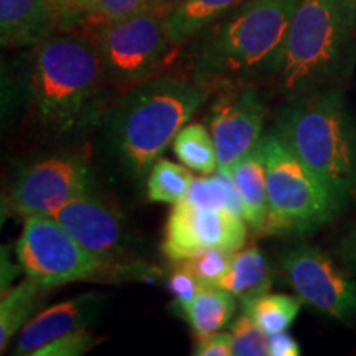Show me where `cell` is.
Instances as JSON below:
<instances>
[{
  "instance_id": "6da1fadb",
  "label": "cell",
  "mask_w": 356,
  "mask_h": 356,
  "mask_svg": "<svg viewBox=\"0 0 356 356\" xmlns=\"http://www.w3.org/2000/svg\"><path fill=\"white\" fill-rule=\"evenodd\" d=\"M299 0H243L198 35L191 74L215 91L275 76Z\"/></svg>"
},
{
  "instance_id": "7a4b0ae2",
  "label": "cell",
  "mask_w": 356,
  "mask_h": 356,
  "mask_svg": "<svg viewBox=\"0 0 356 356\" xmlns=\"http://www.w3.org/2000/svg\"><path fill=\"white\" fill-rule=\"evenodd\" d=\"M213 91L191 73L157 74L129 89L108 118V139L121 165L136 177L149 173Z\"/></svg>"
},
{
  "instance_id": "3957f363",
  "label": "cell",
  "mask_w": 356,
  "mask_h": 356,
  "mask_svg": "<svg viewBox=\"0 0 356 356\" xmlns=\"http://www.w3.org/2000/svg\"><path fill=\"white\" fill-rule=\"evenodd\" d=\"M106 83L89 35L63 26L32 47L26 88L35 114L48 131L68 134L81 127Z\"/></svg>"
},
{
  "instance_id": "277c9868",
  "label": "cell",
  "mask_w": 356,
  "mask_h": 356,
  "mask_svg": "<svg viewBox=\"0 0 356 356\" xmlns=\"http://www.w3.org/2000/svg\"><path fill=\"white\" fill-rule=\"evenodd\" d=\"M356 63V0H299L275 79L287 97L341 88Z\"/></svg>"
},
{
  "instance_id": "5b68a950",
  "label": "cell",
  "mask_w": 356,
  "mask_h": 356,
  "mask_svg": "<svg viewBox=\"0 0 356 356\" xmlns=\"http://www.w3.org/2000/svg\"><path fill=\"white\" fill-rule=\"evenodd\" d=\"M275 132L325 185L338 207L356 200V127L341 88L289 97Z\"/></svg>"
},
{
  "instance_id": "8992f818",
  "label": "cell",
  "mask_w": 356,
  "mask_h": 356,
  "mask_svg": "<svg viewBox=\"0 0 356 356\" xmlns=\"http://www.w3.org/2000/svg\"><path fill=\"white\" fill-rule=\"evenodd\" d=\"M173 3L175 0H167L119 20L92 15L86 33L99 53L109 83L136 86L157 76L177 55L178 48L167 32V17Z\"/></svg>"
},
{
  "instance_id": "52a82bcc",
  "label": "cell",
  "mask_w": 356,
  "mask_h": 356,
  "mask_svg": "<svg viewBox=\"0 0 356 356\" xmlns=\"http://www.w3.org/2000/svg\"><path fill=\"white\" fill-rule=\"evenodd\" d=\"M261 145L269 200L266 233H310L341 210L330 191L277 132L262 137Z\"/></svg>"
},
{
  "instance_id": "ba28073f",
  "label": "cell",
  "mask_w": 356,
  "mask_h": 356,
  "mask_svg": "<svg viewBox=\"0 0 356 356\" xmlns=\"http://www.w3.org/2000/svg\"><path fill=\"white\" fill-rule=\"evenodd\" d=\"M104 264V282L154 280L159 270L127 254V228L121 213L95 193L70 200L50 215Z\"/></svg>"
},
{
  "instance_id": "9c48e42d",
  "label": "cell",
  "mask_w": 356,
  "mask_h": 356,
  "mask_svg": "<svg viewBox=\"0 0 356 356\" xmlns=\"http://www.w3.org/2000/svg\"><path fill=\"white\" fill-rule=\"evenodd\" d=\"M15 256L26 277L44 289L79 280H102L104 264L51 216H26Z\"/></svg>"
},
{
  "instance_id": "30bf717a",
  "label": "cell",
  "mask_w": 356,
  "mask_h": 356,
  "mask_svg": "<svg viewBox=\"0 0 356 356\" xmlns=\"http://www.w3.org/2000/svg\"><path fill=\"white\" fill-rule=\"evenodd\" d=\"M92 193L89 163L79 155H50L25 165L13 180L8 200L20 216H50L70 200Z\"/></svg>"
},
{
  "instance_id": "8fae6325",
  "label": "cell",
  "mask_w": 356,
  "mask_h": 356,
  "mask_svg": "<svg viewBox=\"0 0 356 356\" xmlns=\"http://www.w3.org/2000/svg\"><path fill=\"white\" fill-rule=\"evenodd\" d=\"M280 270L302 304L348 322L356 315V284L314 246H297L280 256Z\"/></svg>"
},
{
  "instance_id": "7c38bea8",
  "label": "cell",
  "mask_w": 356,
  "mask_h": 356,
  "mask_svg": "<svg viewBox=\"0 0 356 356\" xmlns=\"http://www.w3.org/2000/svg\"><path fill=\"white\" fill-rule=\"evenodd\" d=\"M248 225L226 208H202L181 200L165 225L162 251L168 261H185L204 249L236 252L246 244Z\"/></svg>"
},
{
  "instance_id": "4fadbf2b",
  "label": "cell",
  "mask_w": 356,
  "mask_h": 356,
  "mask_svg": "<svg viewBox=\"0 0 356 356\" xmlns=\"http://www.w3.org/2000/svg\"><path fill=\"white\" fill-rule=\"evenodd\" d=\"M266 114L264 101L251 84H229L218 89L208 114L218 168H229L259 145Z\"/></svg>"
},
{
  "instance_id": "5bb4252c",
  "label": "cell",
  "mask_w": 356,
  "mask_h": 356,
  "mask_svg": "<svg viewBox=\"0 0 356 356\" xmlns=\"http://www.w3.org/2000/svg\"><path fill=\"white\" fill-rule=\"evenodd\" d=\"M102 296L88 292L58 302L30 317L17 335L13 355H33L38 348L66 333L88 327L101 307Z\"/></svg>"
},
{
  "instance_id": "9a60e30c",
  "label": "cell",
  "mask_w": 356,
  "mask_h": 356,
  "mask_svg": "<svg viewBox=\"0 0 356 356\" xmlns=\"http://www.w3.org/2000/svg\"><path fill=\"white\" fill-rule=\"evenodd\" d=\"M71 17L56 0H0V33L10 47H33Z\"/></svg>"
},
{
  "instance_id": "2e32d148",
  "label": "cell",
  "mask_w": 356,
  "mask_h": 356,
  "mask_svg": "<svg viewBox=\"0 0 356 356\" xmlns=\"http://www.w3.org/2000/svg\"><path fill=\"white\" fill-rule=\"evenodd\" d=\"M226 170L233 178L241 198L243 218L246 225L257 233H266L267 221H269V200H267L266 163L261 142Z\"/></svg>"
},
{
  "instance_id": "e0dca14e",
  "label": "cell",
  "mask_w": 356,
  "mask_h": 356,
  "mask_svg": "<svg viewBox=\"0 0 356 356\" xmlns=\"http://www.w3.org/2000/svg\"><path fill=\"white\" fill-rule=\"evenodd\" d=\"M243 0H175L167 17V32L180 50Z\"/></svg>"
},
{
  "instance_id": "ac0fdd59",
  "label": "cell",
  "mask_w": 356,
  "mask_h": 356,
  "mask_svg": "<svg viewBox=\"0 0 356 356\" xmlns=\"http://www.w3.org/2000/svg\"><path fill=\"white\" fill-rule=\"evenodd\" d=\"M273 286L269 262L257 246L241 248L233 252L228 274L221 279L218 287L233 293L241 304L269 292Z\"/></svg>"
},
{
  "instance_id": "d6986e66",
  "label": "cell",
  "mask_w": 356,
  "mask_h": 356,
  "mask_svg": "<svg viewBox=\"0 0 356 356\" xmlns=\"http://www.w3.org/2000/svg\"><path fill=\"white\" fill-rule=\"evenodd\" d=\"M234 314L236 299L233 293L218 286H203L180 315L198 338L222 330L233 320Z\"/></svg>"
},
{
  "instance_id": "ffe728a7",
  "label": "cell",
  "mask_w": 356,
  "mask_h": 356,
  "mask_svg": "<svg viewBox=\"0 0 356 356\" xmlns=\"http://www.w3.org/2000/svg\"><path fill=\"white\" fill-rule=\"evenodd\" d=\"M48 289L40 286L33 279L25 277L0 300V353L35 315Z\"/></svg>"
},
{
  "instance_id": "44dd1931",
  "label": "cell",
  "mask_w": 356,
  "mask_h": 356,
  "mask_svg": "<svg viewBox=\"0 0 356 356\" xmlns=\"http://www.w3.org/2000/svg\"><path fill=\"white\" fill-rule=\"evenodd\" d=\"M173 152L190 170L213 173L218 168V157L211 132L202 122L185 124L173 139Z\"/></svg>"
},
{
  "instance_id": "7402d4cb",
  "label": "cell",
  "mask_w": 356,
  "mask_h": 356,
  "mask_svg": "<svg viewBox=\"0 0 356 356\" xmlns=\"http://www.w3.org/2000/svg\"><path fill=\"white\" fill-rule=\"evenodd\" d=\"M184 200L202 208H226L243 218L241 198L226 168H216L213 173L193 178Z\"/></svg>"
},
{
  "instance_id": "603a6c76",
  "label": "cell",
  "mask_w": 356,
  "mask_h": 356,
  "mask_svg": "<svg viewBox=\"0 0 356 356\" xmlns=\"http://www.w3.org/2000/svg\"><path fill=\"white\" fill-rule=\"evenodd\" d=\"M243 312L249 315L267 335L287 332L300 312V300L287 293H262L244 302Z\"/></svg>"
},
{
  "instance_id": "cb8c5ba5",
  "label": "cell",
  "mask_w": 356,
  "mask_h": 356,
  "mask_svg": "<svg viewBox=\"0 0 356 356\" xmlns=\"http://www.w3.org/2000/svg\"><path fill=\"white\" fill-rule=\"evenodd\" d=\"M191 181L193 177L184 165L159 157L147 175V198L149 202L173 207L186 197Z\"/></svg>"
},
{
  "instance_id": "d4e9b609",
  "label": "cell",
  "mask_w": 356,
  "mask_h": 356,
  "mask_svg": "<svg viewBox=\"0 0 356 356\" xmlns=\"http://www.w3.org/2000/svg\"><path fill=\"white\" fill-rule=\"evenodd\" d=\"M233 252L221 251V249H204L198 254L180 261L191 274L200 280L202 286H218L221 279L228 274Z\"/></svg>"
},
{
  "instance_id": "484cf974",
  "label": "cell",
  "mask_w": 356,
  "mask_h": 356,
  "mask_svg": "<svg viewBox=\"0 0 356 356\" xmlns=\"http://www.w3.org/2000/svg\"><path fill=\"white\" fill-rule=\"evenodd\" d=\"M233 356H269V335L243 312L231 325Z\"/></svg>"
},
{
  "instance_id": "4316f807",
  "label": "cell",
  "mask_w": 356,
  "mask_h": 356,
  "mask_svg": "<svg viewBox=\"0 0 356 356\" xmlns=\"http://www.w3.org/2000/svg\"><path fill=\"white\" fill-rule=\"evenodd\" d=\"M95 343V335L84 327L48 341L35 351L33 356H79L88 353Z\"/></svg>"
},
{
  "instance_id": "83f0119b",
  "label": "cell",
  "mask_w": 356,
  "mask_h": 356,
  "mask_svg": "<svg viewBox=\"0 0 356 356\" xmlns=\"http://www.w3.org/2000/svg\"><path fill=\"white\" fill-rule=\"evenodd\" d=\"M167 291L172 296V307L178 310V315L184 312L186 305L195 299L200 289L203 286L200 280L190 273L186 267H184L180 262H175V267L170 274L167 275Z\"/></svg>"
},
{
  "instance_id": "f1b7e54d",
  "label": "cell",
  "mask_w": 356,
  "mask_h": 356,
  "mask_svg": "<svg viewBox=\"0 0 356 356\" xmlns=\"http://www.w3.org/2000/svg\"><path fill=\"white\" fill-rule=\"evenodd\" d=\"M167 0H96V15L102 20H119L136 15Z\"/></svg>"
},
{
  "instance_id": "f546056e",
  "label": "cell",
  "mask_w": 356,
  "mask_h": 356,
  "mask_svg": "<svg viewBox=\"0 0 356 356\" xmlns=\"http://www.w3.org/2000/svg\"><path fill=\"white\" fill-rule=\"evenodd\" d=\"M197 356H233V337L231 332H215L211 335L198 337L193 346Z\"/></svg>"
},
{
  "instance_id": "4dcf8cb0",
  "label": "cell",
  "mask_w": 356,
  "mask_h": 356,
  "mask_svg": "<svg viewBox=\"0 0 356 356\" xmlns=\"http://www.w3.org/2000/svg\"><path fill=\"white\" fill-rule=\"evenodd\" d=\"M17 101V84L8 71L6 61L0 56V124L7 121Z\"/></svg>"
},
{
  "instance_id": "1f68e13d",
  "label": "cell",
  "mask_w": 356,
  "mask_h": 356,
  "mask_svg": "<svg viewBox=\"0 0 356 356\" xmlns=\"http://www.w3.org/2000/svg\"><path fill=\"white\" fill-rule=\"evenodd\" d=\"M24 273L19 262L12 259L10 249L0 244V300L15 287L20 274Z\"/></svg>"
},
{
  "instance_id": "d6a6232c",
  "label": "cell",
  "mask_w": 356,
  "mask_h": 356,
  "mask_svg": "<svg viewBox=\"0 0 356 356\" xmlns=\"http://www.w3.org/2000/svg\"><path fill=\"white\" fill-rule=\"evenodd\" d=\"M302 350L289 332L269 335V356H300Z\"/></svg>"
},
{
  "instance_id": "836d02e7",
  "label": "cell",
  "mask_w": 356,
  "mask_h": 356,
  "mask_svg": "<svg viewBox=\"0 0 356 356\" xmlns=\"http://www.w3.org/2000/svg\"><path fill=\"white\" fill-rule=\"evenodd\" d=\"M338 254H340L341 261H343L353 273H356V226L340 241Z\"/></svg>"
},
{
  "instance_id": "e575fe53",
  "label": "cell",
  "mask_w": 356,
  "mask_h": 356,
  "mask_svg": "<svg viewBox=\"0 0 356 356\" xmlns=\"http://www.w3.org/2000/svg\"><path fill=\"white\" fill-rule=\"evenodd\" d=\"M71 15H96V0H56Z\"/></svg>"
},
{
  "instance_id": "d590c367",
  "label": "cell",
  "mask_w": 356,
  "mask_h": 356,
  "mask_svg": "<svg viewBox=\"0 0 356 356\" xmlns=\"http://www.w3.org/2000/svg\"><path fill=\"white\" fill-rule=\"evenodd\" d=\"M10 210H12V207H10V200H8V195L0 191V231H2L3 222L7 221L8 211Z\"/></svg>"
},
{
  "instance_id": "8d00e7d4",
  "label": "cell",
  "mask_w": 356,
  "mask_h": 356,
  "mask_svg": "<svg viewBox=\"0 0 356 356\" xmlns=\"http://www.w3.org/2000/svg\"><path fill=\"white\" fill-rule=\"evenodd\" d=\"M2 47H10V44H8V42H7V38L3 37L2 33H0V48Z\"/></svg>"
}]
</instances>
